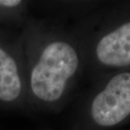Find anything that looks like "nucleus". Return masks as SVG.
Segmentation results:
<instances>
[{
  "instance_id": "1",
  "label": "nucleus",
  "mask_w": 130,
  "mask_h": 130,
  "mask_svg": "<svg viewBox=\"0 0 130 130\" xmlns=\"http://www.w3.org/2000/svg\"><path fill=\"white\" fill-rule=\"evenodd\" d=\"M26 63L27 104L38 108L56 103L63 97L79 59L71 44L49 40L40 24L30 25L23 36Z\"/></svg>"
},
{
  "instance_id": "2",
  "label": "nucleus",
  "mask_w": 130,
  "mask_h": 130,
  "mask_svg": "<svg viewBox=\"0 0 130 130\" xmlns=\"http://www.w3.org/2000/svg\"><path fill=\"white\" fill-rule=\"evenodd\" d=\"M27 104L26 63L23 37L11 43L0 37V105Z\"/></svg>"
},
{
  "instance_id": "3",
  "label": "nucleus",
  "mask_w": 130,
  "mask_h": 130,
  "mask_svg": "<svg viewBox=\"0 0 130 130\" xmlns=\"http://www.w3.org/2000/svg\"><path fill=\"white\" fill-rule=\"evenodd\" d=\"M129 114L130 73H122L113 77L95 95L90 115L98 125L109 127L119 123Z\"/></svg>"
},
{
  "instance_id": "4",
  "label": "nucleus",
  "mask_w": 130,
  "mask_h": 130,
  "mask_svg": "<svg viewBox=\"0 0 130 130\" xmlns=\"http://www.w3.org/2000/svg\"><path fill=\"white\" fill-rule=\"evenodd\" d=\"M95 53L101 63L108 66L130 65V22L103 36Z\"/></svg>"
},
{
  "instance_id": "5",
  "label": "nucleus",
  "mask_w": 130,
  "mask_h": 130,
  "mask_svg": "<svg viewBox=\"0 0 130 130\" xmlns=\"http://www.w3.org/2000/svg\"><path fill=\"white\" fill-rule=\"evenodd\" d=\"M25 6V3L20 0H0V20L20 17Z\"/></svg>"
}]
</instances>
